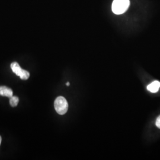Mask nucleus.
I'll return each instance as SVG.
<instances>
[{"mask_svg":"<svg viewBox=\"0 0 160 160\" xmlns=\"http://www.w3.org/2000/svg\"><path fill=\"white\" fill-rule=\"evenodd\" d=\"M130 6L129 0H113L112 3V12L115 14H122L127 11Z\"/></svg>","mask_w":160,"mask_h":160,"instance_id":"1","label":"nucleus"},{"mask_svg":"<svg viewBox=\"0 0 160 160\" xmlns=\"http://www.w3.org/2000/svg\"><path fill=\"white\" fill-rule=\"evenodd\" d=\"M54 107L58 114L63 115L68 111V104L64 97L59 96L56 98L54 103Z\"/></svg>","mask_w":160,"mask_h":160,"instance_id":"2","label":"nucleus"},{"mask_svg":"<svg viewBox=\"0 0 160 160\" xmlns=\"http://www.w3.org/2000/svg\"><path fill=\"white\" fill-rule=\"evenodd\" d=\"M11 68L14 73L16 75L20 77V78L23 80H26L29 79L30 77V73L28 71L23 69L20 67L19 64L17 62H12L11 64Z\"/></svg>","mask_w":160,"mask_h":160,"instance_id":"3","label":"nucleus"},{"mask_svg":"<svg viewBox=\"0 0 160 160\" xmlns=\"http://www.w3.org/2000/svg\"><path fill=\"white\" fill-rule=\"evenodd\" d=\"M0 96L10 98L13 96L12 91L11 88L6 86H0Z\"/></svg>","mask_w":160,"mask_h":160,"instance_id":"4","label":"nucleus"},{"mask_svg":"<svg viewBox=\"0 0 160 160\" xmlns=\"http://www.w3.org/2000/svg\"><path fill=\"white\" fill-rule=\"evenodd\" d=\"M160 88V82L158 81H154L147 86V90L151 92H157Z\"/></svg>","mask_w":160,"mask_h":160,"instance_id":"5","label":"nucleus"},{"mask_svg":"<svg viewBox=\"0 0 160 160\" xmlns=\"http://www.w3.org/2000/svg\"><path fill=\"white\" fill-rule=\"evenodd\" d=\"M19 102V98L17 96H12L10 98V104L12 107L17 106Z\"/></svg>","mask_w":160,"mask_h":160,"instance_id":"6","label":"nucleus"},{"mask_svg":"<svg viewBox=\"0 0 160 160\" xmlns=\"http://www.w3.org/2000/svg\"><path fill=\"white\" fill-rule=\"evenodd\" d=\"M155 125H156V126H157L158 128H160V115L157 118V120H156Z\"/></svg>","mask_w":160,"mask_h":160,"instance_id":"7","label":"nucleus"},{"mask_svg":"<svg viewBox=\"0 0 160 160\" xmlns=\"http://www.w3.org/2000/svg\"><path fill=\"white\" fill-rule=\"evenodd\" d=\"M66 85H67V86H69V82H67V83H66Z\"/></svg>","mask_w":160,"mask_h":160,"instance_id":"8","label":"nucleus"},{"mask_svg":"<svg viewBox=\"0 0 160 160\" xmlns=\"http://www.w3.org/2000/svg\"><path fill=\"white\" fill-rule=\"evenodd\" d=\"M1 141H2V139H1V137L0 136V145H1Z\"/></svg>","mask_w":160,"mask_h":160,"instance_id":"9","label":"nucleus"}]
</instances>
